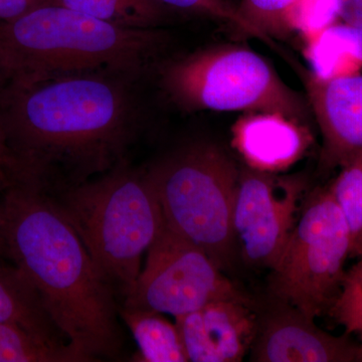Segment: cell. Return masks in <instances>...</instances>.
I'll use <instances>...</instances> for the list:
<instances>
[{
    "instance_id": "cell-8",
    "label": "cell",
    "mask_w": 362,
    "mask_h": 362,
    "mask_svg": "<svg viewBox=\"0 0 362 362\" xmlns=\"http://www.w3.org/2000/svg\"><path fill=\"white\" fill-rule=\"evenodd\" d=\"M226 299L252 298L240 291L204 250L164 225L121 307L176 319Z\"/></svg>"
},
{
    "instance_id": "cell-2",
    "label": "cell",
    "mask_w": 362,
    "mask_h": 362,
    "mask_svg": "<svg viewBox=\"0 0 362 362\" xmlns=\"http://www.w3.org/2000/svg\"><path fill=\"white\" fill-rule=\"evenodd\" d=\"M0 204L6 257L39 293L66 341L88 361L118 356V299L49 192L18 178Z\"/></svg>"
},
{
    "instance_id": "cell-9",
    "label": "cell",
    "mask_w": 362,
    "mask_h": 362,
    "mask_svg": "<svg viewBox=\"0 0 362 362\" xmlns=\"http://www.w3.org/2000/svg\"><path fill=\"white\" fill-rule=\"evenodd\" d=\"M301 176H282L240 168L233 209L238 259L255 269L272 270L296 226L307 194Z\"/></svg>"
},
{
    "instance_id": "cell-1",
    "label": "cell",
    "mask_w": 362,
    "mask_h": 362,
    "mask_svg": "<svg viewBox=\"0 0 362 362\" xmlns=\"http://www.w3.org/2000/svg\"><path fill=\"white\" fill-rule=\"evenodd\" d=\"M141 78L88 71L2 87L0 126L21 177L54 192L127 160L140 129Z\"/></svg>"
},
{
    "instance_id": "cell-28",
    "label": "cell",
    "mask_w": 362,
    "mask_h": 362,
    "mask_svg": "<svg viewBox=\"0 0 362 362\" xmlns=\"http://www.w3.org/2000/svg\"><path fill=\"white\" fill-rule=\"evenodd\" d=\"M358 337V354H357V361L362 362V333L357 334Z\"/></svg>"
},
{
    "instance_id": "cell-17",
    "label": "cell",
    "mask_w": 362,
    "mask_h": 362,
    "mask_svg": "<svg viewBox=\"0 0 362 362\" xmlns=\"http://www.w3.org/2000/svg\"><path fill=\"white\" fill-rule=\"evenodd\" d=\"M52 4L128 30H158L173 13L159 0H52Z\"/></svg>"
},
{
    "instance_id": "cell-19",
    "label": "cell",
    "mask_w": 362,
    "mask_h": 362,
    "mask_svg": "<svg viewBox=\"0 0 362 362\" xmlns=\"http://www.w3.org/2000/svg\"><path fill=\"white\" fill-rule=\"evenodd\" d=\"M338 209L341 213L350 235V259L362 256V152L339 168L329 185Z\"/></svg>"
},
{
    "instance_id": "cell-23",
    "label": "cell",
    "mask_w": 362,
    "mask_h": 362,
    "mask_svg": "<svg viewBox=\"0 0 362 362\" xmlns=\"http://www.w3.org/2000/svg\"><path fill=\"white\" fill-rule=\"evenodd\" d=\"M337 21V0H297L290 23L292 33L306 40Z\"/></svg>"
},
{
    "instance_id": "cell-22",
    "label": "cell",
    "mask_w": 362,
    "mask_h": 362,
    "mask_svg": "<svg viewBox=\"0 0 362 362\" xmlns=\"http://www.w3.org/2000/svg\"><path fill=\"white\" fill-rule=\"evenodd\" d=\"M169 9L181 13L199 16L226 23L235 30L250 37H256L265 42L251 25H247L238 9V4L228 0H159Z\"/></svg>"
},
{
    "instance_id": "cell-26",
    "label": "cell",
    "mask_w": 362,
    "mask_h": 362,
    "mask_svg": "<svg viewBox=\"0 0 362 362\" xmlns=\"http://www.w3.org/2000/svg\"><path fill=\"white\" fill-rule=\"evenodd\" d=\"M339 21L362 28V0H337Z\"/></svg>"
},
{
    "instance_id": "cell-24",
    "label": "cell",
    "mask_w": 362,
    "mask_h": 362,
    "mask_svg": "<svg viewBox=\"0 0 362 362\" xmlns=\"http://www.w3.org/2000/svg\"><path fill=\"white\" fill-rule=\"evenodd\" d=\"M20 177L18 161L7 145L6 136L0 126V192L4 194Z\"/></svg>"
},
{
    "instance_id": "cell-27",
    "label": "cell",
    "mask_w": 362,
    "mask_h": 362,
    "mask_svg": "<svg viewBox=\"0 0 362 362\" xmlns=\"http://www.w3.org/2000/svg\"><path fill=\"white\" fill-rule=\"evenodd\" d=\"M6 257V243H4V228H2L1 204H0V258Z\"/></svg>"
},
{
    "instance_id": "cell-18",
    "label": "cell",
    "mask_w": 362,
    "mask_h": 362,
    "mask_svg": "<svg viewBox=\"0 0 362 362\" xmlns=\"http://www.w3.org/2000/svg\"><path fill=\"white\" fill-rule=\"evenodd\" d=\"M70 343L47 339L18 324L0 322V362H87Z\"/></svg>"
},
{
    "instance_id": "cell-7",
    "label": "cell",
    "mask_w": 362,
    "mask_h": 362,
    "mask_svg": "<svg viewBox=\"0 0 362 362\" xmlns=\"http://www.w3.org/2000/svg\"><path fill=\"white\" fill-rule=\"evenodd\" d=\"M349 228L328 185L308 192L291 237L270 271L268 297L310 318L328 315L350 259Z\"/></svg>"
},
{
    "instance_id": "cell-21",
    "label": "cell",
    "mask_w": 362,
    "mask_h": 362,
    "mask_svg": "<svg viewBox=\"0 0 362 362\" xmlns=\"http://www.w3.org/2000/svg\"><path fill=\"white\" fill-rule=\"evenodd\" d=\"M328 315L349 334L362 333V256L346 270L341 291Z\"/></svg>"
},
{
    "instance_id": "cell-25",
    "label": "cell",
    "mask_w": 362,
    "mask_h": 362,
    "mask_svg": "<svg viewBox=\"0 0 362 362\" xmlns=\"http://www.w3.org/2000/svg\"><path fill=\"white\" fill-rule=\"evenodd\" d=\"M47 4H52V0H0V21H13Z\"/></svg>"
},
{
    "instance_id": "cell-15",
    "label": "cell",
    "mask_w": 362,
    "mask_h": 362,
    "mask_svg": "<svg viewBox=\"0 0 362 362\" xmlns=\"http://www.w3.org/2000/svg\"><path fill=\"white\" fill-rule=\"evenodd\" d=\"M0 322L18 324L52 341L68 343L39 293L16 266L0 265Z\"/></svg>"
},
{
    "instance_id": "cell-4",
    "label": "cell",
    "mask_w": 362,
    "mask_h": 362,
    "mask_svg": "<svg viewBox=\"0 0 362 362\" xmlns=\"http://www.w3.org/2000/svg\"><path fill=\"white\" fill-rule=\"evenodd\" d=\"M117 299H125L141 272L142 257L164 226L146 168L128 161L104 175L51 192Z\"/></svg>"
},
{
    "instance_id": "cell-10",
    "label": "cell",
    "mask_w": 362,
    "mask_h": 362,
    "mask_svg": "<svg viewBox=\"0 0 362 362\" xmlns=\"http://www.w3.org/2000/svg\"><path fill=\"white\" fill-rule=\"evenodd\" d=\"M258 326L250 349L254 362H356L358 341L333 335L291 305L268 297L257 303Z\"/></svg>"
},
{
    "instance_id": "cell-20",
    "label": "cell",
    "mask_w": 362,
    "mask_h": 362,
    "mask_svg": "<svg viewBox=\"0 0 362 362\" xmlns=\"http://www.w3.org/2000/svg\"><path fill=\"white\" fill-rule=\"evenodd\" d=\"M297 0H240L238 9L247 25L263 37L266 44L292 35L291 14Z\"/></svg>"
},
{
    "instance_id": "cell-12",
    "label": "cell",
    "mask_w": 362,
    "mask_h": 362,
    "mask_svg": "<svg viewBox=\"0 0 362 362\" xmlns=\"http://www.w3.org/2000/svg\"><path fill=\"white\" fill-rule=\"evenodd\" d=\"M188 361L240 362L258 326L257 301L226 299L176 318Z\"/></svg>"
},
{
    "instance_id": "cell-11",
    "label": "cell",
    "mask_w": 362,
    "mask_h": 362,
    "mask_svg": "<svg viewBox=\"0 0 362 362\" xmlns=\"http://www.w3.org/2000/svg\"><path fill=\"white\" fill-rule=\"evenodd\" d=\"M304 83L322 135L320 168H341L362 152V73L327 80L306 73Z\"/></svg>"
},
{
    "instance_id": "cell-5",
    "label": "cell",
    "mask_w": 362,
    "mask_h": 362,
    "mask_svg": "<svg viewBox=\"0 0 362 362\" xmlns=\"http://www.w3.org/2000/svg\"><path fill=\"white\" fill-rule=\"evenodd\" d=\"M145 168L164 225L204 250L221 270H232L239 261L233 209L240 175L232 156L216 143L199 140Z\"/></svg>"
},
{
    "instance_id": "cell-14",
    "label": "cell",
    "mask_w": 362,
    "mask_h": 362,
    "mask_svg": "<svg viewBox=\"0 0 362 362\" xmlns=\"http://www.w3.org/2000/svg\"><path fill=\"white\" fill-rule=\"evenodd\" d=\"M305 57L317 78L342 77L362 68V28L337 21L305 40Z\"/></svg>"
},
{
    "instance_id": "cell-16",
    "label": "cell",
    "mask_w": 362,
    "mask_h": 362,
    "mask_svg": "<svg viewBox=\"0 0 362 362\" xmlns=\"http://www.w3.org/2000/svg\"><path fill=\"white\" fill-rule=\"evenodd\" d=\"M119 315L129 327L146 362H187L177 325L153 311L120 307Z\"/></svg>"
},
{
    "instance_id": "cell-13",
    "label": "cell",
    "mask_w": 362,
    "mask_h": 362,
    "mask_svg": "<svg viewBox=\"0 0 362 362\" xmlns=\"http://www.w3.org/2000/svg\"><path fill=\"white\" fill-rule=\"evenodd\" d=\"M233 142L247 166L278 173L303 156L309 138L302 123L280 114L252 112L233 126Z\"/></svg>"
},
{
    "instance_id": "cell-3",
    "label": "cell",
    "mask_w": 362,
    "mask_h": 362,
    "mask_svg": "<svg viewBox=\"0 0 362 362\" xmlns=\"http://www.w3.org/2000/svg\"><path fill=\"white\" fill-rule=\"evenodd\" d=\"M168 45L158 30H128L58 4L0 21V89L78 71L144 76Z\"/></svg>"
},
{
    "instance_id": "cell-6",
    "label": "cell",
    "mask_w": 362,
    "mask_h": 362,
    "mask_svg": "<svg viewBox=\"0 0 362 362\" xmlns=\"http://www.w3.org/2000/svg\"><path fill=\"white\" fill-rule=\"evenodd\" d=\"M157 83L166 99L187 113L266 112L302 124L311 109L277 71L251 49L213 45L156 64Z\"/></svg>"
}]
</instances>
